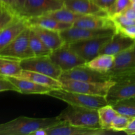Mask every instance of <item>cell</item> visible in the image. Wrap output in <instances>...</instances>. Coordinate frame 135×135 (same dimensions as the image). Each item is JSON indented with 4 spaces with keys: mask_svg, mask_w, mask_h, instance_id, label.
I'll use <instances>...</instances> for the list:
<instances>
[{
    "mask_svg": "<svg viewBox=\"0 0 135 135\" xmlns=\"http://www.w3.org/2000/svg\"><path fill=\"white\" fill-rule=\"evenodd\" d=\"M63 121L57 117L33 118L20 116L0 125L1 135H31L41 129H48L59 125Z\"/></svg>",
    "mask_w": 135,
    "mask_h": 135,
    "instance_id": "obj_1",
    "label": "cell"
},
{
    "mask_svg": "<svg viewBox=\"0 0 135 135\" xmlns=\"http://www.w3.org/2000/svg\"><path fill=\"white\" fill-rule=\"evenodd\" d=\"M57 117L63 122L74 126L92 129L101 128L98 109L69 105Z\"/></svg>",
    "mask_w": 135,
    "mask_h": 135,
    "instance_id": "obj_2",
    "label": "cell"
},
{
    "mask_svg": "<svg viewBox=\"0 0 135 135\" xmlns=\"http://www.w3.org/2000/svg\"><path fill=\"white\" fill-rule=\"evenodd\" d=\"M47 96L65 102L69 105L98 109L108 104L105 96H94L66 90L63 88L52 89Z\"/></svg>",
    "mask_w": 135,
    "mask_h": 135,
    "instance_id": "obj_3",
    "label": "cell"
},
{
    "mask_svg": "<svg viewBox=\"0 0 135 135\" xmlns=\"http://www.w3.org/2000/svg\"><path fill=\"white\" fill-rule=\"evenodd\" d=\"M112 80L114 84L105 96L108 104L113 105L120 100L135 97V73L115 76Z\"/></svg>",
    "mask_w": 135,
    "mask_h": 135,
    "instance_id": "obj_4",
    "label": "cell"
},
{
    "mask_svg": "<svg viewBox=\"0 0 135 135\" xmlns=\"http://www.w3.org/2000/svg\"><path fill=\"white\" fill-rule=\"evenodd\" d=\"M59 80L62 84V88L66 90L105 97L114 84L113 80L105 82H84L63 79Z\"/></svg>",
    "mask_w": 135,
    "mask_h": 135,
    "instance_id": "obj_5",
    "label": "cell"
},
{
    "mask_svg": "<svg viewBox=\"0 0 135 135\" xmlns=\"http://www.w3.org/2000/svg\"><path fill=\"white\" fill-rule=\"evenodd\" d=\"M22 70L34 71L59 79L63 71L50 58V55L34 56L21 61Z\"/></svg>",
    "mask_w": 135,
    "mask_h": 135,
    "instance_id": "obj_6",
    "label": "cell"
},
{
    "mask_svg": "<svg viewBox=\"0 0 135 135\" xmlns=\"http://www.w3.org/2000/svg\"><path fill=\"white\" fill-rule=\"evenodd\" d=\"M30 26L17 38L0 50V56L22 60L34 57V53L29 44Z\"/></svg>",
    "mask_w": 135,
    "mask_h": 135,
    "instance_id": "obj_7",
    "label": "cell"
},
{
    "mask_svg": "<svg viewBox=\"0 0 135 135\" xmlns=\"http://www.w3.org/2000/svg\"><path fill=\"white\" fill-rule=\"evenodd\" d=\"M112 36L91 38L69 44L79 56L84 59L86 62H88L100 55L102 49L109 42Z\"/></svg>",
    "mask_w": 135,
    "mask_h": 135,
    "instance_id": "obj_8",
    "label": "cell"
},
{
    "mask_svg": "<svg viewBox=\"0 0 135 135\" xmlns=\"http://www.w3.org/2000/svg\"><path fill=\"white\" fill-rule=\"evenodd\" d=\"M50 57L51 60L60 67L63 72L86 63L84 59L71 48L69 44L66 43L61 47L52 51Z\"/></svg>",
    "mask_w": 135,
    "mask_h": 135,
    "instance_id": "obj_9",
    "label": "cell"
},
{
    "mask_svg": "<svg viewBox=\"0 0 135 135\" xmlns=\"http://www.w3.org/2000/svg\"><path fill=\"white\" fill-rule=\"evenodd\" d=\"M63 7L62 0H25L20 15L26 18L40 17Z\"/></svg>",
    "mask_w": 135,
    "mask_h": 135,
    "instance_id": "obj_10",
    "label": "cell"
},
{
    "mask_svg": "<svg viewBox=\"0 0 135 135\" xmlns=\"http://www.w3.org/2000/svg\"><path fill=\"white\" fill-rule=\"evenodd\" d=\"M115 32V29H93L73 26L60 32L61 36L66 44H71L78 41L85 40L98 37L112 36Z\"/></svg>",
    "mask_w": 135,
    "mask_h": 135,
    "instance_id": "obj_11",
    "label": "cell"
},
{
    "mask_svg": "<svg viewBox=\"0 0 135 135\" xmlns=\"http://www.w3.org/2000/svg\"><path fill=\"white\" fill-rule=\"evenodd\" d=\"M59 79L84 82H105L112 80L108 73L95 71L87 67L85 64L64 71Z\"/></svg>",
    "mask_w": 135,
    "mask_h": 135,
    "instance_id": "obj_12",
    "label": "cell"
},
{
    "mask_svg": "<svg viewBox=\"0 0 135 135\" xmlns=\"http://www.w3.org/2000/svg\"><path fill=\"white\" fill-rule=\"evenodd\" d=\"M135 73V44L115 55L113 65L108 72L111 79L115 76Z\"/></svg>",
    "mask_w": 135,
    "mask_h": 135,
    "instance_id": "obj_13",
    "label": "cell"
},
{
    "mask_svg": "<svg viewBox=\"0 0 135 135\" xmlns=\"http://www.w3.org/2000/svg\"><path fill=\"white\" fill-rule=\"evenodd\" d=\"M47 135H104L117 133L113 130L74 126L63 122L56 126L47 129Z\"/></svg>",
    "mask_w": 135,
    "mask_h": 135,
    "instance_id": "obj_14",
    "label": "cell"
},
{
    "mask_svg": "<svg viewBox=\"0 0 135 135\" xmlns=\"http://www.w3.org/2000/svg\"><path fill=\"white\" fill-rule=\"evenodd\" d=\"M29 26L27 18L20 15L10 25L0 30V50L14 40Z\"/></svg>",
    "mask_w": 135,
    "mask_h": 135,
    "instance_id": "obj_15",
    "label": "cell"
},
{
    "mask_svg": "<svg viewBox=\"0 0 135 135\" xmlns=\"http://www.w3.org/2000/svg\"><path fill=\"white\" fill-rule=\"evenodd\" d=\"M135 44V40L115 31L109 42L104 46L100 54L117 55Z\"/></svg>",
    "mask_w": 135,
    "mask_h": 135,
    "instance_id": "obj_16",
    "label": "cell"
},
{
    "mask_svg": "<svg viewBox=\"0 0 135 135\" xmlns=\"http://www.w3.org/2000/svg\"><path fill=\"white\" fill-rule=\"evenodd\" d=\"M64 7L83 15H98L109 17L108 11L95 5L91 0H65Z\"/></svg>",
    "mask_w": 135,
    "mask_h": 135,
    "instance_id": "obj_17",
    "label": "cell"
},
{
    "mask_svg": "<svg viewBox=\"0 0 135 135\" xmlns=\"http://www.w3.org/2000/svg\"><path fill=\"white\" fill-rule=\"evenodd\" d=\"M73 26L93 30L109 28L115 30V25L110 17L98 15H83L76 20Z\"/></svg>",
    "mask_w": 135,
    "mask_h": 135,
    "instance_id": "obj_18",
    "label": "cell"
},
{
    "mask_svg": "<svg viewBox=\"0 0 135 135\" xmlns=\"http://www.w3.org/2000/svg\"><path fill=\"white\" fill-rule=\"evenodd\" d=\"M30 27L51 51L57 50L65 44L61 36L60 32L39 26H30Z\"/></svg>",
    "mask_w": 135,
    "mask_h": 135,
    "instance_id": "obj_19",
    "label": "cell"
},
{
    "mask_svg": "<svg viewBox=\"0 0 135 135\" xmlns=\"http://www.w3.org/2000/svg\"><path fill=\"white\" fill-rule=\"evenodd\" d=\"M14 83L18 90V93L23 94H44L47 95L52 88L46 86L36 83L26 79L13 76H7Z\"/></svg>",
    "mask_w": 135,
    "mask_h": 135,
    "instance_id": "obj_20",
    "label": "cell"
},
{
    "mask_svg": "<svg viewBox=\"0 0 135 135\" xmlns=\"http://www.w3.org/2000/svg\"><path fill=\"white\" fill-rule=\"evenodd\" d=\"M17 77L30 80L41 85L48 86L52 89L62 88V84L59 79H55L40 73L22 70L21 73Z\"/></svg>",
    "mask_w": 135,
    "mask_h": 135,
    "instance_id": "obj_21",
    "label": "cell"
},
{
    "mask_svg": "<svg viewBox=\"0 0 135 135\" xmlns=\"http://www.w3.org/2000/svg\"><path fill=\"white\" fill-rule=\"evenodd\" d=\"M27 19L30 26H39L59 32H61L73 26V24L71 23L61 22L46 16L32 17Z\"/></svg>",
    "mask_w": 135,
    "mask_h": 135,
    "instance_id": "obj_22",
    "label": "cell"
},
{
    "mask_svg": "<svg viewBox=\"0 0 135 135\" xmlns=\"http://www.w3.org/2000/svg\"><path fill=\"white\" fill-rule=\"evenodd\" d=\"M115 55L109 54H100L90 61L85 63L86 65L98 72L108 73L111 70L115 61Z\"/></svg>",
    "mask_w": 135,
    "mask_h": 135,
    "instance_id": "obj_23",
    "label": "cell"
},
{
    "mask_svg": "<svg viewBox=\"0 0 135 135\" xmlns=\"http://www.w3.org/2000/svg\"><path fill=\"white\" fill-rule=\"evenodd\" d=\"M21 61L15 58L0 56V75L18 76L22 71Z\"/></svg>",
    "mask_w": 135,
    "mask_h": 135,
    "instance_id": "obj_24",
    "label": "cell"
},
{
    "mask_svg": "<svg viewBox=\"0 0 135 135\" xmlns=\"http://www.w3.org/2000/svg\"><path fill=\"white\" fill-rule=\"evenodd\" d=\"M29 44L30 48L34 53V56H46L50 55L52 52L51 50L44 43L38 34L30 27Z\"/></svg>",
    "mask_w": 135,
    "mask_h": 135,
    "instance_id": "obj_25",
    "label": "cell"
},
{
    "mask_svg": "<svg viewBox=\"0 0 135 135\" xmlns=\"http://www.w3.org/2000/svg\"><path fill=\"white\" fill-rule=\"evenodd\" d=\"M99 123L101 128L104 129H111V125L115 117L119 114L118 112L110 104H107L98 109Z\"/></svg>",
    "mask_w": 135,
    "mask_h": 135,
    "instance_id": "obj_26",
    "label": "cell"
},
{
    "mask_svg": "<svg viewBox=\"0 0 135 135\" xmlns=\"http://www.w3.org/2000/svg\"><path fill=\"white\" fill-rule=\"evenodd\" d=\"M42 16L50 17V18H54V19L61 21V22L73 24L76 20L83 17V15L75 13V12L63 7L57 9V10L49 12V13H46Z\"/></svg>",
    "mask_w": 135,
    "mask_h": 135,
    "instance_id": "obj_27",
    "label": "cell"
},
{
    "mask_svg": "<svg viewBox=\"0 0 135 135\" xmlns=\"http://www.w3.org/2000/svg\"><path fill=\"white\" fill-rule=\"evenodd\" d=\"M20 15L11 5L0 3V30L10 25Z\"/></svg>",
    "mask_w": 135,
    "mask_h": 135,
    "instance_id": "obj_28",
    "label": "cell"
},
{
    "mask_svg": "<svg viewBox=\"0 0 135 135\" xmlns=\"http://www.w3.org/2000/svg\"><path fill=\"white\" fill-rule=\"evenodd\" d=\"M112 105L120 114L135 117V97L120 100Z\"/></svg>",
    "mask_w": 135,
    "mask_h": 135,
    "instance_id": "obj_29",
    "label": "cell"
},
{
    "mask_svg": "<svg viewBox=\"0 0 135 135\" xmlns=\"http://www.w3.org/2000/svg\"><path fill=\"white\" fill-rule=\"evenodd\" d=\"M132 119L133 117L119 113L112 121V125H111V129L117 133L121 131L124 132Z\"/></svg>",
    "mask_w": 135,
    "mask_h": 135,
    "instance_id": "obj_30",
    "label": "cell"
},
{
    "mask_svg": "<svg viewBox=\"0 0 135 135\" xmlns=\"http://www.w3.org/2000/svg\"><path fill=\"white\" fill-rule=\"evenodd\" d=\"M131 3L132 2L131 0H116L108 11L109 17H112L121 13L127 8L130 7Z\"/></svg>",
    "mask_w": 135,
    "mask_h": 135,
    "instance_id": "obj_31",
    "label": "cell"
},
{
    "mask_svg": "<svg viewBox=\"0 0 135 135\" xmlns=\"http://www.w3.org/2000/svg\"><path fill=\"white\" fill-rule=\"evenodd\" d=\"M111 18L114 22L115 25V28L118 27H125V26L135 25V20L130 19L121 13L113 16Z\"/></svg>",
    "mask_w": 135,
    "mask_h": 135,
    "instance_id": "obj_32",
    "label": "cell"
},
{
    "mask_svg": "<svg viewBox=\"0 0 135 135\" xmlns=\"http://www.w3.org/2000/svg\"><path fill=\"white\" fill-rule=\"evenodd\" d=\"M15 91L18 92L17 87L7 76L0 75V92Z\"/></svg>",
    "mask_w": 135,
    "mask_h": 135,
    "instance_id": "obj_33",
    "label": "cell"
},
{
    "mask_svg": "<svg viewBox=\"0 0 135 135\" xmlns=\"http://www.w3.org/2000/svg\"><path fill=\"white\" fill-rule=\"evenodd\" d=\"M115 31H119L124 35L135 40V25L125 27H118L115 28Z\"/></svg>",
    "mask_w": 135,
    "mask_h": 135,
    "instance_id": "obj_34",
    "label": "cell"
},
{
    "mask_svg": "<svg viewBox=\"0 0 135 135\" xmlns=\"http://www.w3.org/2000/svg\"><path fill=\"white\" fill-rule=\"evenodd\" d=\"M115 1L116 0H91L95 5L108 12Z\"/></svg>",
    "mask_w": 135,
    "mask_h": 135,
    "instance_id": "obj_35",
    "label": "cell"
},
{
    "mask_svg": "<svg viewBox=\"0 0 135 135\" xmlns=\"http://www.w3.org/2000/svg\"><path fill=\"white\" fill-rule=\"evenodd\" d=\"M121 14H123L130 19L135 20V9L133 7H132L131 5L127 8L123 12L121 13Z\"/></svg>",
    "mask_w": 135,
    "mask_h": 135,
    "instance_id": "obj_36",
    "label": "cell"
},
{
    "mask_svg": "<svg viewBox=\"0 0 135 135\" xmlns=\"http://www.w3.org/2000/svg\"><path fill=\"white\" fill-rule=\"evenodd\" d=\"M124 133L127 134H135V117L132 119Z\"/></svg>",
    "mask_w": 135,
    "mask_h": 135,
    "instance_id": "obj_37",
    "label": "cell"
},
{
    "mask_svg": "<svg viewBox=\"0 0 135 135\" xmlns=\"http://www.w3.org/2000/svg\"><path fill=\"white\" fill-rule=\"evenodd\" d=\"M31 135H47V129H41L34 131Z\"/></svg>",
    "mask_w": 135,
    "mask_h": 135,
    "instance_id": "obj_38",
    "label": "cell"
},
{
    "mask_svg": "<svg viewBox=\"0 0 135 135\" xmlns=\"http://www.w3.org/2000/svg\"><path fill=\"white\" fill-rule=\"evenodd\" d=\"M25 2V0H17V10H18V12L19 13L22 10V7H23Z\"/></svg>",
    "mask_w": 135,
    "mask_h": 135,
    "instance_id": "obj_39",
    "label": "cell"
},
{
    "mask_svg": "<svg viewBox=\"0 0 135 135\" xmlns=\"http://www.w3.org/2000/svg\"><path fill=\"white\" fill-rule=\"evenodd\" d=\"M11 6L18 12V10H17V0H11Z\"/></svg>",
    "mask_w": 135,
    "mask_h": 135,
    "instance_id": "obj_40",
    "label": "cell"
},
{
    "mask_svg": "<svg viewBox=\"0 0 135 135\" xmlns=\"http://www.w3.org/2000/svg\"><path fill=\"white\" fill-rule=\"evenodd\" d=\"M0 3H3L5 5H11V0H0Z\"/></svg>",
    "mask_w": 135,
    "mask_h": 135,
    "instance_id": "obj_41",
    "label": "cell"
},
{
    "mask_svg": "<svg viewBox=\"0 0 135 135\" xmlns=\"http://www.w3.org/2000/svg\"><path fill=\"white\" fill-rule=\"evenodd\" d=\"M131 7L135 9V2H133L131 3Z\"/></svg>",
    "mask_w": 135,
    "mask_h": 135,
    "instance_id": "obj_42",
    "label": "cell"
},
{
    "mask_svg": "<svg viewBox=\"0 0 135 135\" xmlns=\"http://www.w3.org/2000/svg\"><path fill=\"white\" fill-rule=\"evenodd\" d=\"M131 1L132 3H133V2H135V0H131Z\"/></svg>",
    "mask_w": 135,
    "mask_h": 135,
    "instance_id": "obj_43",
    "label": "cell"
},
{
    "mask_svg": "<svg viewBox=\"0 0 135 135\" xmlns=\"http://www.w3.org/2000/svg\"><path fill=\"white\" fill-rule=\"evenodd\" d=\"M62 1H65V0H62Z\"/></svg>",
    "mask_w": 135,
    "mask_h": 135,
    "instance_id": "obj_44",
    "label": "cell"
}]
</instances>
